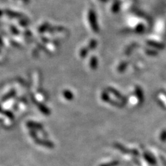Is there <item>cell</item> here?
<instances>
[{"label":"cell","instance_id":"obj_3","mask_svg":"<svg viewBox=\"0 0 166 166\" xmlns=\"http://www.w3.org/2000/svg\"><path fill=\"white\" fill-rule=\"evenodd\" d=\"M119 164V162H118L117 161H113L109 163H106L104 164H102L100 166H116L117 165Z\"/></svg>","mask_w":166,"mask_h":166},{"label":"cell","instance_id":"obj_4","mask_svg":"<svg viewBox=\"0 0 166 166\" xmlns=\"http://www.w3.org/2000/svg\"><path fill=\"white\" fill-rule=\"evenodd\" d=\"M30 135L32 137H33L34 140H36L37 139V132H35V130H31L30 132Z\"/></svg>","mask_w":166,"mask_h":166},{"label":"cell","instance_id":"obj_1","mask_svg":"<svg viewBox=\"0 0 166 166\" xmlns=\"http://www.w3.org/2000/svg\"><path fill=\"white\" fill-rule=\"evenodd\" d=\"M35 143L37 144L43 146L44 147L47 148H53L54 146V143H52V141L48 140H46V139H37L35 140Z\"/></svg>","mask_w":166,"mask_h":166},{"label":"cell","instance_id":"obj_2","mask_svg":"<svg viewBox=\"0 0 166 166\" xmlns=\"http://www.w3.org/2000/svg\"><path fill=\"white\" fill-rule=\"evenodd\" d=\"M27 127L31 129L32 130H41L43 129V125H41V124L38 123V122H34L33 121H29L27 123Z\"/></svg>","mask_w":166,"mask_h":166}]
</instances>
